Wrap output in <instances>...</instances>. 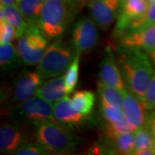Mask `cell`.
Returning <instances> with one entry per match:
<instances>
[{"label": "cell", "instance_id": "obj_17", "mask_svg": "<svg viewBox=\"0 0 155 155\" xmlns=\"http://www.w3.org/2000/svg\"><path fill=\"white\" fill-rule=\"evenodd\" d=\"M0 12L3 13L6 20L15 28L17 32V38L22 36L28 28V23L25 20L16 4L9 5H0Z\"/></svg>", "mask_w": 155, "mask_h": 155}, {"label": "cell", "instance_id": "obj_28", "mask_svg": "<svg viewBox=\"0 0 155 155\" xmlns=\"http://www.w3.org/2000/svg\"><path fill=\"white\" fill-rule=\"evenodd\" d=\"M101 115L106 122H116L125 118L122 108L111 105L101 104Z\"/></svg>", "mask_w": 155, "mask_h": 155}, {"label": "cell", "instance_id": "obj_19", "mask_svg": "<svg viewBox=\"0 0 155 155\" xmlns=\"http://www.w3.org/2000/svg\"><path fill=\"white\" fill-rule=\"evenodd\" d=\"M106 141L114 152L120 154H133L135 151L134 133H122L106 139Z\"/></svg>", "mask_w": 155, "mask_h": 155}, {"label": "cell", "instance_id": "obj_34", "mask_svg": "<svg viewBox=\"0 0 155 155\" xmlns=\"http://www.w3.org/2000/svg\"><path fill=\"white\" fill-rule=\"evenodd\" d=\"M17 0H0L1 5H15Z\"/></svg>", "mask_w": 155, "mask_h": 155}, {"label": "cell", "instance_id": "obj_21", "mask_svg": "<svg viewBox=\"0 0 155 155\" xmlns=\"http://www.w3.org/2000/svg\"><path fill=\"white\" fill-rule=\"evenodd\" d=\"M45 0H17L16 5L28 25H36Z\"/></svg>", "mask_w": 155, "mask_h": 155}, {"label": "cell", "instance_id": "obj_35", "mask_svg": "<svg viewBox=\"0 0 155 155\" xmlns=\"http://www.w3.org/2000/svg\"><path fill=\"white\" fill-rule=\"evenodd\" d=\"M76 2H78V4L80 8H81V7H83V6L88 5L89 0H76Z\"/></svg>", "mask_w": 155, "mask_h": 155}, {"label": "cell", "instance_id": "obj_37", "mask_svg": "<svg viewBox=\"0 0 155 155\" xmlns=\"http://www.w3.org/2000/svg\"><path fill=\"white\" fill-rule=\"evenodd\" d=\"M152 111H154V113H155V106H154V108H153V109H152Z\"/></svg>", "mask_w": 155, "mask_h": 155}, {"label": "cell", "instance_id": "obj_32", "mask_svg": "<svg viewBox=\"0 0 155 155\" xmlns=\"http://www.w3.org/2000/svg\"><path fill=\"white\" fill-rule=\"evenodd\" d=\"M133 154L135 155H155V148L143 149V150H135Z\"/></svg>", "mask_w": 155, "mask_h": 155}, {"label": "cell", "instance_id": "obj_8", "mask_svg": "<svg viewBox=\"0 0 155 155\" xmlns=\"http://www.w3.org/2000/svg\"><path fill=\"white\" fill-rule=\"evenodd\" d=\"M25 124L12 119L5 122L0 129V152L3 154H15L20 147L30 142Z\"/></svg>", "mask_w": 155, "mask_h": 155}, {"label": "cell", "instance_id": "obj_20", "mask_svg": "<svg viewBox=\"0 0 155 155\" xmlns=\"http://www.w3.org/2000/svg\"><path fill=\"white\" fill-rule=\"evenodd\" d=\"M95 101V94L88 90L78 91L75 92L71 98L72 105L75 109L85 116H89L93 112Z\"/></svg>", "mask_w": 155, "mask_h": 155}, {"label": "cell", "instance_id": "obj_29", "mask_svg": "<svg viewBox=\"0 0 155 155\" xmlns=\"http://www.w3.org/2000/svg\"><path fill=\"white\" fill-rule=\"evenodd\" d=\"M50 154V152L38 142H28L20 147L15 152L17 155H45Z\"/></svg>", "mask_w": 155, "mask_h": 155}, {"label": "cell", "instance_id": "obj_10", "mask_svg": "<svg viewBox=\"0 0 155 155\" xmlns=\"http://www.w3.org/2000/svg\"><path fill=\"white\" fill-rule=\"evenodd\" d=\"M150 3L147 0H121L114 35L118 38L123 35L133 21L144 15Z\"/></svg>", "mask_w": 155, "mask_h": 155}, {"label": "cell", "instance_id": "obj_26", "mask_svg": "<svg viewBox=\"0 0 155 155\" xmlns=\"http://www.w3.org/2000/svg\"><path fill=\"white\" fill-rule=\"evenodd\" d=\"M154 25H155V2L150 4L144 15L140 18L133 21L129 26V28L126 32H129V31L141 30V29L152 26Z\"/></svg>", "mask_w": 155, "mask_h": 155}, {"label": "cell", "instance_id": "obj_3", "mask_svg": "<svg viewBox=\"0 0 155 155\" xmlns=\"http://www.w3.org/2000/svg\"><path fill=\"white\" fill-rule=\"evenodd\" d=\"M34 137L37 142L50 152L62 154L75 150L78 144L76 136L69 128L56 121H46L34 127Z\"/></svg>", "mask_w": 155, "mask_h": 155}, {"label": "cell", "instance_id": "obj_18", "mask_svg": "<svg viewBox=\"0 0 155 155\" xmlns=\"http://www.w3.org/2000/svg\"><path fill=\"white\" fill-rule=\"evenodd\" d=\"M23 63L17 48L11 42L0 45V68L2 72L17 69Z\"/></svg>", "mask_w": 155, "mask_h": 155}, {"label": "cell", "instance_id": "obj_5", "mask_svg": "<svg viewBox=\"0 0 155 155\" xmlns=\"http://www.w3.org/2000/svg\"><path fill=\"white\" fill-rule=\"evenodd\" d=\"M48 46V39L37 25H28L25 33L19 37L16 48L23 64L29 66L40 63Z\"/></svg>", "mask_w": 155, "mask_h": 155}, {"label": "cell", "instance_id": "obj_9", "mask_svg": "<svg viewBox=\"0 0 155 155\" xmlns=\"http://www.w3.org/2000/svg\"><path fill=\"white\" fill-rule=\"evenodd\" d=\"M121 0H89L91 17L102 30L110 28L119 15Z\"/></svg>", "mask_w": 155, "mask_h": 155}, {"label": "cell", "instance_id": "obj_22", "mask_svg": "<svg viewBox=\"0 0 155 155\" xmlns=\"http://www.w3.org/2000/svg\"><path fill=\"white\" fill-rule=\"evenodd\" d=\"M98 94L101 104L111 105L122 108L123 93L119 89L99 81L98 83Z\"/></svg>", "mask_w": 155, "mask_h": 155}, {"label": "cell", "instance_id": "obj_7", "mask_svg": "<svg viewBox=\"0 0 155 155\" xmlns=\"http://www.w3.org/2000/svg\"><path fill=\"white\" fill-rule=\"evenodd\" d=\"M98 28L91 17H81L75 22L71 32V43L78 52L88 53L96 47L100 38Z\"/></svg>", "mask_w": 155, "mask_h": 155}, {"label": "cell", "instance_id": "obj_30", "mask_svg": "<svg viewBox=\"0 0 155 155\" xmlns=\"http://www.w3.org/2000/svg\"><path fill=\"white\" fill-rule=\"evenodd\" d=\"M144 104L147 111H151L155 106V71L147 88Z\"/></svg>", "mask_w": 155, "mask_h": 155}, {"label": "cell", "instance_id": "obj_27", "mask_svg": "<svg viewBox=\"0 0 155 155\" xmlns=\"http://www.w3.org/2000/svg\"><path fill=\"white\" fill-rule=\"evenodd\" d=\"M16 38L15 28L6 20L3 13L0 12V45L11 42Z\"/></svg>", "mask_w": 155, "mask_h": 155}, {"label": "cell", "instance_id": "obj_1", "mask_svg": "<svg viewBox=\"0 0 155 155\" xmlns=\"http://www.w3.org/2000/svg\"><path fill=\"white\" fill-rule=\"evenodd\" d=\"M117 63L126 86L143 103L154 73V65L144 51L120 48Z\"/></svg>", "mask_w": 155, "mask_h": 155}, {"label": "cell", "instance_id": "obj_24", "mask_svg": "<svg viewBox=\"0 0 155 155\" xmlns=\"http://www.w3.org/2000/svg\"><path fill=\"white\" fill-rule=\"evenodd\" d=\"M81 53L78 52L73 60L72 63L71 64L66 73L64 75L65 78V86L66 90L67 95H69L74 91L75 87L77 86L78 81V73H79V64H80Z\"/></svg>", "mask_w": 155, "mask_h": 155}, {"label": "cell", "instance_id": "obj_6", "mask_svg": "<svg viewBox=\"0 0 155 155\" xmlns=\"http://www.w3.org/2000/svg\"><path fill=\"white\" fill-rule=\"evenodd\" d=\"M13 114L12 119L33 127L42 122L55 121L52 104L37 96L18 103L15 107Z\"/></svg>", "mask_w": 155, "mask_h": 155}, {"label": "cell", "instance_id": "obj_16", "mask_svg": "<svg viewBox=\"0 0 155 155\" xmlns=\"http://www.w3.org/2000/svg\"><path fill=\"white\" fill-rule=\"evenodd\" d=\"M35 96L40 97L52 104H55L68 96L65 90L64 75H61L47 79V81L38 87Z\"/></svg>", "mask_w": 155, "mask_h": 155}, {"label": "cell", "instance_id": "obj_36", "mask_svg": "<svg viewBox=\"0 0 155 155\" xmlns=\"http://www.w3.org/2000/svg\"><path fill=\"white\" fill-rule=\"evenodd\" d=\"M149 2V3L152 4V3H154L155 2V0H147Z\"/></svg>", "mask_w": 155, "mask_h": 155}, {"label": "cell", "instance_id": "obj_4", "mask_svg": "<svg viewBox=\"0 0 155 155\" xmlns=\"http://www.w3.org/2000/svg\"><path fill=\"white\" fill-rule=\"evenodd\" d=\"M78 53L72 43L57 39L48 46L36 71L43 81L63 75Z\"/></svg>", "mask_w": 155, "mask_h": 155}, {"label": "cell", "instance_id": "obj_23", "mask_svg": "<svg viewBox=\"0 0 155 155\" xmlns=\"http://www.w3.org/2000/svg\"><path fill=\"white\" fill-rule=\"evenodd\" d=\"M137 130V128L127 121L126 118L119 121L106 122L104 129L106 139L113 138L115 136L122 133H134Z\"/></svg>", "mask_w": 155, "mask_h": 155}, {"label": "cell", "instance_id": "obj_15", "mask_svg": "<svg viewBox=\"0 0 155 155\" xmlns=\"http://www.w3.org/2000/svg\"><path fill=\"white\" fill-rule=\"evenodd\" d=\"M53 110L55 121L69 129L79 127L84 121L85 116L75 109L68 96L55 103Z\"/></svg>", "mask_w": 155, "mask_h": 155}, {"label": "cell", "instance_id": "obj_14", "mask_svg": "<svg viewBox=\"0 0 155 155\" xmlns=\"http://www.w3.org/2000/svg\"><path fill=\"white\" fill-rule=\"evenodd\" d=\"M119 40L121 48L148 51L155 47V25L126 32Z\"/></svg>", "mask_w": 155, "mask_h": 155}, {"label": "cell", "instance_id": "obj_2", "mask_svg": "<svg viewBox=\"0 0 155 155\" xmlns=\"http://www.w3.org/2000/svg\"><path fill=\"white\" fill-rule=\"evenodd\" d=\"M79 8L76 0H45L37 27L48 40L61 39Z\"/></svg>", "mask_w": 155, "mask_h": 155}, {"label": "cell", "instance_id": "obj_33", "mask_svg": "<svg viewBox=\"0 0 155 155\" xmlns=\"http://www.w3.org/2000/svg\"><path fill=\"white\" fill-rule=\"evenodd\" d=\"M145 53L147 54L148 57L150 58V61L152 63L153 65L155 66V47L154 48H152V49L148 50V51H146Z\"/></svg>", "mask_w": 155, "mask_h": 155}, {"label": "cell", "instance_id": "obj_11", "mask_svg": "<svg viewBox=\"0 0 155 155\" xmlns=\"http://www.w3.org/2000/svg\"><path fill=\"white\" fill-rule=\"evenodd\" d=\"M42 77L37 71H22L14 81L12 101L18 104L32 98L35 95L37 89L42 84Z\"/></svg>", "mask_w": 155, "mask_h": 155}, {"label": "cell", "instance_id": "obj_31", "mask_svg": "<svg viewBox=\"0 0 155 155\" xmlns=\"http://www.w3.org/2000/svg\"><path fill=\"white\" fill-rule=\"evenodd\" d=\"M146 127L155 138V113L152 110L147 114Z\"/></svg>", "mask_w": 155, "mask_h": 155}, {"label": "cell", "instance_id": "obj_13", "mask_svg": "<svg viewBox=\"0 0 155 155\" xmlns=\"http://www.w3.org/2000/svg\"><path fill=\"white\" fill-rule=\"evenodd\" d=\"M99 78L105 84L123 91L127 86L118 65L117 60L111 50L107 49L99 66Z\"/></svg>", "mask_w": 155, "mask_h": 155}, {"label": "cell", "instance_id": "obj_25", "mask_svg": "<svg viewBox=\"0 0 155 155\" xmlns=\"http://www.w3.org/2000/svg\"><path fill=\"white\" fill-rule=\"evenodd\" d=\"M135 150L155 148V138L145 126L134 132Z\"/></svg>", "mask_w": 155, "mask_h": 155}, {"label": "cell", "instance_id": "obj_12", "mask_svg": "<svg viewBox=\"0 0 155 155\" xmlns=\"http://www.w3.org/2000/svg\"><path fill=\"white\" fill-rule=\"evenodd\" d=\"M122 111L127 121L137 128L140 129L146 126L148 112L144 104L140 101L127 88L123 91Z\"/></svg>", "mask_w": 155, "mask_h": 155}]
</instances>
